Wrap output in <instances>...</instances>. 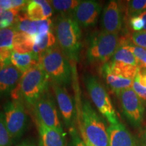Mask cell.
<instances>
[{
    "label": "cell",
    "instance_id": "6",
    "mask_svg": "<svg viewBox=\"0 0 146 146\" xmlns=\"http://www.w3.org/2000/svg\"><path fill=\"white\" fill-rule=\"evenodd\" d=\"M85 83L91 99L99 112L111 125L118 123L119 121L110 98L99 80L94 76L87 75Z\"/></svg>",
    "mask_w": 146,
    "mask_h": 146
},
{
    "label": "cell",
    "instance_id": "28",
    "mask_svg": "<svg viewBox=\"0 0 146 146\" xmlns=\"http://www.w3.org/2000/svg\"><path fill=\"white\" fill-rule=\"evenodd\" d=\"M132 89L142 102H146V87L142 86L141 84L139 83L138 79L136 76L134 79V82H133Z\"/></svg>",
    "mask_w": 146,
    "mask_h": 146
},
{
    "label": "cell",
    "instance_id": "3",
    "mask_svg": "<svg viewBox=\"0 0 146 146\" xmlns=\"http://www.w3.org/2000/svg\"><path fill=\"white\" fill-rule=\"evenodd\" d=\"M39 65L54 85L65 87L71 81V67L68 58L57 46L39 56Z\"/></svg>",
    "mask_w": 146,
    "mask_h": 146
},
{
    "label": "cell",
    "instance_id": "4",
    "mask_svg": "<svg viewBox=\"0 0 146 146\" xmlns=\"http://www.w3.org/2000/svg\"><path fill=\"white\" fill-rule=\"evenodd\" d=\"M79 130L83 131L89 141L95 146H109L108 130L100 116L87 100L81 103Z\"/></svg>",
    "mask_w": 146,
    "mask_h": 146
},
{
    "label": "cell",
    "instance_id": "7",
    "mask_svg": "<svg viewBox=\"0 0 146 146\" xmlns=\"http://www.w3.org/2000/svg\"><path fill=\"white\" fill-rule=\"evenodd\" d=\"M116 95L119 98L124 114L129 123L134 127H141L144 115L143 102L132 88L125 89Z\"/></svg>",
    "mask_w": 146,
    "mask_h": 146
},
{
    "label": "cell",
    "instance_id": "9",
    "mask_svg": "<svg viewBox=\"0 0 146 146\" xmlns=\"http://www.w3.org/2000/svg\"><path fill=\"white\" fill-rule=\"evenodd\" d=\"M33 108L36 121L41 122L60 133H64L56 105L47 91L35 104Z\"/></svg>",
    "mask_w": 146,
    "mask_h": 146
},
{
    "label": "cell",
    "instance_id": "5",
    "mask_svg": "<svg viewBox=\"0 0 146 146\" xmlns=\"http://www.w3.org/2000/svg\"><path fill=\"white\" fill-rule=\"evenodd\" d=\"M118 34L105 31L98 33L91 38L87 52L90 64L104 66L112 59L119 45Z\"/></svg>",
    "mask_w": 146,
    "mask_h": 146
},
{
    "label": "cell",
    "instance_id": "37",
    "mask_svg": "<svg viewBox=\"0 0 146 146\" xmlns=\"http://www.w3.org/2000/svg\"><path fill=\"white\" fill-rule=\"evenodd\" d=\"M3 12V10H2V8H1V6H0V14L2 13Z\"/></svg>",
    "mask_w": 146,
    "mask_h": 146
},
{
    "label": "cell",
    "instance_id": "33",
    "mask_svg": "<svg viewBox=\"0 0 146 146\" xmlns=\"http://www.w3.org/2000/svg\"><path fill=\"white\" fill-rule=\"evenodd\" d=\"M139 68L146 69V54L142 57V58L138 62Z\"/></svg>",
    "mask_w": 146,
    "mask_h": 146
},
{
    "label": "cell",
    "instance_id": "15",
    "mask_svg": "<svg viewBox=\"0 0 146 146\" xmlns=\"http://www.w3.org/2000/svg\"><path fill=\"white\" fill-rule=\"evenodd\" d=\"M26 13L31 21H45L50 19L52 15L53 10L48 1L33 0L29 1L26 8Z\"/></svg>",
    "mask_w": 146,
    "mask_h": 146
},
{
    "label": "cell",
    "instance_id": "20",
    "mask_svg": "<svg viewBox=\"0 0 146 146\" xmlns=\"http://www.w3.org/2000/svg\"><path fill=\"white\" fill-rule=\"evenodd\" d=\"M34 41V46L33 52L39 54V56L47 50H50L56 45V37L52 31L46 34L40 35L33 36Z\"/></svg>",
    "mask_w": 146,
    "mask_h": 146
},
{
    "label": "cell",
    "instance_id": "14",
    "mask_svg": "<svg viewBox=\"0 0 146 146\" xmlns=\"http://www.w3.org/2000/svg\"><path fill=\"white\" fill-rule=\"evenodd\" d=\"M23 74L12 63L0 70V97L11 94Z\"/></svg>",
    "mask_w": 146,
    "mask_h": 146
},
{
    "label": "cell",
    "instance_id": "22",
    "mask_svg": "<svg viewBox=\"0 0 146 146\" xmlns=\"http://www.w3.org/2000/svg\"><path fill=\"white\" fill-rule=\"evenodd\" d=\"M110 60L125 64L139 66L138 61L134 54L120 42L117 50Z\"/></svg>",
    "mask_w": 146,
    "mask_h": 146
},
{
    "label": "cell",
    "instance_id": "34",
    "mask_svg": "<svg viewBox=\"0 0 146 146\" xmlns=\"http://www.w3.org/2000/svg\"><path fill=\"white\" fill-rule=\"evenodd\" d=\"M80 133H81V135L82 140H83V141L85 146H95L94 145H93V144L91 143V142L89 141V139L87 138V137L85 136V133H83V131H80Z\"/></svg>",
    "mask_w": 146,
    "mask_h": 146
},
{
    "label": "cell",
    "instance_id": "27",
    "mask_svg": "<svg viewBox=\"0 0 146 146\" xmlns=\"http://www.w3.org/2000/svg\"><path fill=\"white\" fill-rule=\"evenodd\" d=\"M131 42L135 46L146 50V31L133 32L131 35Z\"/></svg>",
    "mask_w": 146,
    "mask_h": 146
},
{
    "label": "cell",
    "instance_id": "11",
    "mask_svg": "<svg viewBox=\"0 0 146 146\" xmlns=\"http://www.w3.org/2000/svg\"><path fill=\"white\" fill-rule=\"evenodd\" d=\"M123 25V15L117 1H110L104 9L102 18L103 31L118 34Z\"/></svg>",
    "mask_w": 146,
    "mask_h": 146
},
{
    "label": "cell",
    "instance_id": "1",
    "mask_svg": "<svg viewBox=\"0 0 146 146\" xmlns=\"http://www.w3.org/2000/svg\"><path fill=\"white\" fill-rule=\"evenodd\" d=\"M49 78L39 64L23 73L11 96L15 101L25 102L33 106L41 97L47 91Z\"/></svg>",
    "mask_w": 146,
    "mask_h": 146
},
{
    "label": "cell",
    "instance_id": "18",
    "mask_svg": "<svg viewBox=\"0 0 146 146\" xmlns=\"http://www.w3.org/2000/svg\"><path fill=\"white\" fill-rule=\"evenodd\" d=\"M102 74L108 86L116 94L125 89L132 88L134 79L112 74L104 70H102Z\"/></svg>",
    "mask_w": 146,
    "mask_h": 146
},
{
    "label": "cell",
    "instance_id": "10",
    "mask_svg": "<svg viewBox=\"0 0 146 146\" xmlns=\"http://www.w3.org/2000/svg\"><path fill=\"white\" fill-rule=\"evenodd\" d=\"M102 10L99 2L93 0L81 1L72 12V17L82 27H94L98 22Z\"/></svg>",
    "mask_w": 146,
    "mask_h": 146
},
{
    "label": "cell",
    "instance_id": "32",
    "mask_svg": "<svg viewBox=\"0 0 146 146\" xmlns=\"http://www.w3.org/2000/svg\"><path fill=\"white\" fill-rule=\"evenodd\" d=\"M139 146H146V127L144 128L140 133Z\"/></svg>",
    "mask_w": 146,
    "mask_h": 146
},
{
    "label": "cell",
    "instance_id": "30",
    "mask_svg": "<svg viewBox=\"0 0 146 146\" xmlns=\"http://www.w3.org/2000/svg\"><path fill=\"white\" fill-rule=\"evenodd\" d=\"M70 134L71 136V140H72V146H85V143L82 138L80 137L79 135L74 127H70Z\"/></svg>",
    "mask_w": 146,
    "mask_h": 146
},
{
    "label": "cell",
    "instance_id": "12",
    "mask_svg": "<svg viewBox=\"0 0 146 146\" xmlns=\"http://www.w3.org/2000/svg\"><path fill=\"white\" fill-rule=\"evenodd\" d=\"M58 108L64 121L68 127L72 126L75 117V110L72 98L66 90L65 87L52 84Z\"/></svg>",
    "mask_w": 146,
    "mask_h": 146
},
{
    "label": "cell",
    "instance_id": "16",
    "mask_svg": "<svg viewBox=\"0 0 146 146\" xmlns=\"http://www.w3.org/2000/svg\"><path fill=\"white\" fill-rule=\"evenodd\" d=\"M37 122L40 137V146H65L63 133Z\"/></svg>",
    "mask_w": 146,
    "mask_h": 146
},
{
    "label": "cell",
    "instance_id": "36",
    "mask_svg": "<svg viewBox=\"0 0 146 146\" xmlns=\"http://www.w3.org/2000/svg\"><path fill=\"white\" fill-rule=\"evenodd\" d=\"M18 146H35L33 144H31V143H23L21 145H18Z\"/></svg>",
    "mask_w": 146,
    "mask_h": 146
},
{
    "label": "cell",
    "instance_id": "8",
    "mask_svg": "<svg viewBox=\"0 0 146 146\" xmlns=\"http://www.w3.org/2000/svg\"><path fill=\"white\" fill-rule=\"evenodd\" d=\"M5 121L11 137L16 139L23 135L27 124V115L21 101L9 102L4 106Z\"/></svg>",
    "mask_w": 146,
    "mask_h": 146
},
{
    "label": "cell",
    "instance_id": "26",
    "mask_svg": "<svg viewBox=\"0 0 146 146\" xmlns=\"http://www.w3.org/2000/svg\"><path fill=\"white\" fill-rule=\"evenodd\" d=\"M12 138L5 121L4 113L0 112V146H11Z\"/></svg>",
    "mask_w": 146,
    "mask_h": 146
},
{
    "label": "cell",
    "instance_id": "17",
    "mask_svg": "<svg viewBox=\"0 0 146 146\" xmlns=\"http://www.w3.org/2000/svg\"><path fill=\"white\" fill-rule=\"evenodd\" d=\"M10 60L12 64L23 74L39 64V55L34 52L20 54L13 51Z\"/></svg>",
    "mask_w": 146,
    "mask_h": 146
},
{
    "label": "cell",
    "instance_id": "19",
    "mask_svg": "<svg viewBox=\"0 0 146 146\" xmlns=\"http://www.w3.org/2000/svg\"><path fill=\"white\" fill-rule=\"evenodd\" d=\"M16 31L14 27L0 29V58L10 59L13 52V41Z\"/></svg>",
    "mask_w": 146,
    "mask_h": 146
},
{
    "label": "cell",
    "instance_id": "31",
    "mask_svg": "<svg viewBox=\"0 0 146 146\" xmlns=\"http://www.w3.org/2000/svg\"><path fill=\"white\" fill-rule=\"evenodd\" d=\"M0 6L3 11L12 9V0H0Z\"/></svg>",
    "mask_w": 146,
    "mask_h": 146
},
{
    "label": "cell",
    "instance_id": "24",
    "mask_svg": "<svg viewBox=\"0 0 146 146\" xmlns=\"http://www.w3.org/2000/svg\"><path fill=\"white\" fill-rule=\"evenodd\" d=\"M55 10L60 12H73L81 1L78 0H53L49 1Z\"/></svg>",
    "mask_w": 146,
    "mask_h": 146
},
{
    "label": "cell",
    "instance_id": "35",
    "mask_svg": "<svg viewBox=\"0 0 146 146\" xmlns=\"http://www.w3.org/2000/svg\"><path fill=\"white\" fill-rule=\"evenodd\" d=\"M140 17H141L144 22V26H143V30L144 31H146V10L145 12H143V13H141L139 15Z\"/></svg>",
    "mask_w": 146,
    "mask_h": 146
},
{
    "label": "cell",
    "instance_id": "21",
    "mask_svg": "<svg viewBox=\"0 0 146 146\" xmlns=\"http://www.w3.org/2000/svg\"><path fill=\"white\" fill-rule=\"evenodd\" d=\"M34 41L30 35L22 32H16L13 41V51L20 54L33 52Z\"/></svg>",
    "mask_w": 146,
    "mask_h": 146
},
{
    "label": "cell",
    "instance_id": "23",
    "mask_svg": "<svg viewBox=\"0 0 146 146\" xmlns=\"http://www.w3.org/2000/svg\"><path fill=\"white\" fill-rule=\"evenodd\" d=\"M21 11L16 9L5 10L0 14V29L13 27Z\"/></svg>",
    "mask_w": 146,
    "mask_h": 146
},
{
    "label": "cell",
    "instance_id": "13",
    "mask_svg": "<svg viewBox=\"0 0 146 146\" xmlns=\"http://www.w3.org/2000/svg\"><path fill=\"white\" fill-rule=\"evenodd\" d=\"M109 146H138L135 139L123 124L118 122L107 129Z\"/></svg>",
    "mask_w": 146,
    "mask_h": 146
},
{
    "label": "cell",
    "instance_id": "25",
    "mask_svg": "<svg viewBox=\"0 0 146 146\" xmlns=\"http://www.w3.org/2000/svg\"><path fill=\"white\" fill-rule=\"evenodd\" d=\"M146 10V0H130L127 1V15L130 18L139 16Z\"/></svg>",
    "mask_w": 146,
    "mask_h": 146
},
{
    "label": "cell",
    "instance_id": "2",
    "mask_svg": "<svg viewBox=\"0 0 146 146\" xmlns=\"http://www.w3.org/2000/svg\"><path fill=\"white\" fill-rule=\"evenodd\" d=\"M56 37L58 46L68 59L77 61L81 47L80 25L72 16L63 14L56 23Z\"/></svg>",
    "mask_w": 146,
    "mask_h": 146
},
{
    "label": "cell",
    "instance_id": "29",
    "mask_svg": "<svg viewBox=\"0 0 146 146\" xmlns=\"http://www.w3.org/2000/svg\"><path fill=\"white\" fill-rule=\"evenodd\" d=\"M129 24L134 32L141 31L143 30L144 22L139 16H133L129 19Z\"/></svg>",
    "mask_w": 146,
    "mask_h": 146
}]
</instances>
